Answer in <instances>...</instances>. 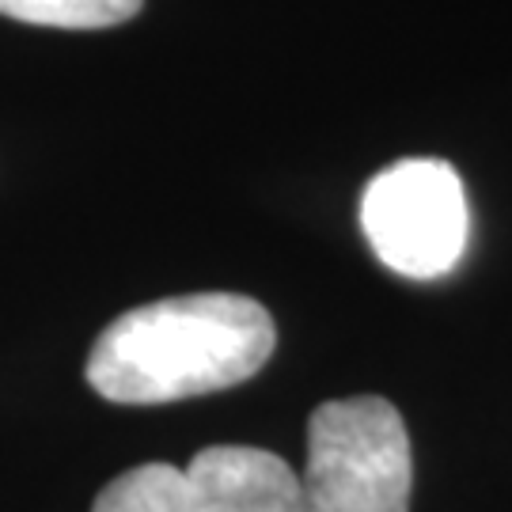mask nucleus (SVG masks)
I'll return each instance as SVG.
<instances>
[{
	"instance_id": "obj_5",
	"label": "nucleus",
	"mask_w": 512,
	"mask_h": 512,
	"mask_svg": "<svg viewBox=\"0 0 512 512\" xmlns=\"http://www.w3.org/2000/svg\"><path fill=\"white\" fill-rule=\"evenodd\" d=\"M141 4L145 0H0V16L61 31H99L133 19Z\"/></svg>"
},
{
	"instance_id": "obj_4",
	"label": "nucleus",
	"mask_w": 512,
	"mask_h": 512,
	"mask_svg": "<svg viewBox=\"0 0 512 512\" xmlns=\"http://www.w3.org/2000/svg\"><path fill=\"white\" fill-rule=\"evenodd\" d=\"M361 228L387 270L403 277L448 274L467 247V198L448 160H399L361 194Z\"/></svg>"
},
{
	"instance_id": "obj_3",
	"label": "nucleus",
	"mask_w": 512,
	"mask_h": 512,
	"mask_svg": "<svg viewBox=\"0 0 512 512\" xmlns=\"http://www.w3.org/2000/svg\"><path fill=\"white\" fill-rule=\"evenodd\" d=\"M92 512H304L300 475L247 444L202 448L186 467L141 463L107 482Z\"/></svg>"
},
{
	"instance_id": "obj_1",
	"label": "nucleus",
	"mask_w": 512,
	"mask_h": 512,
	"mask_svg": "<svg viewBox=\"0 0 512 512\" xmlns=\"http://www.w3.org/2000/svg\"><path fill=\"white\" fill-rule=\"evenodd\" d=\"M274 346V315L251 296H167L118 315L95 338L84 376L110 403L160 406L251 380Z\"/></svg>"
},
{
	"instance_id": "obj_2",
	"label": "nucleus",
	"mask_w": 512,
	"mask_h": 512,
	"mask_svg": "<svg viewBox=\"0 0 512 512\" xmlns=\"http://www.w3.org/2000/svg\"><path fill=\"white\" fill-rule=\"evenodd\" d=\"M410 490L414 452L399 406L353 395L311 414L304 512H410Z\"/></svg>"
}]
</instances>
